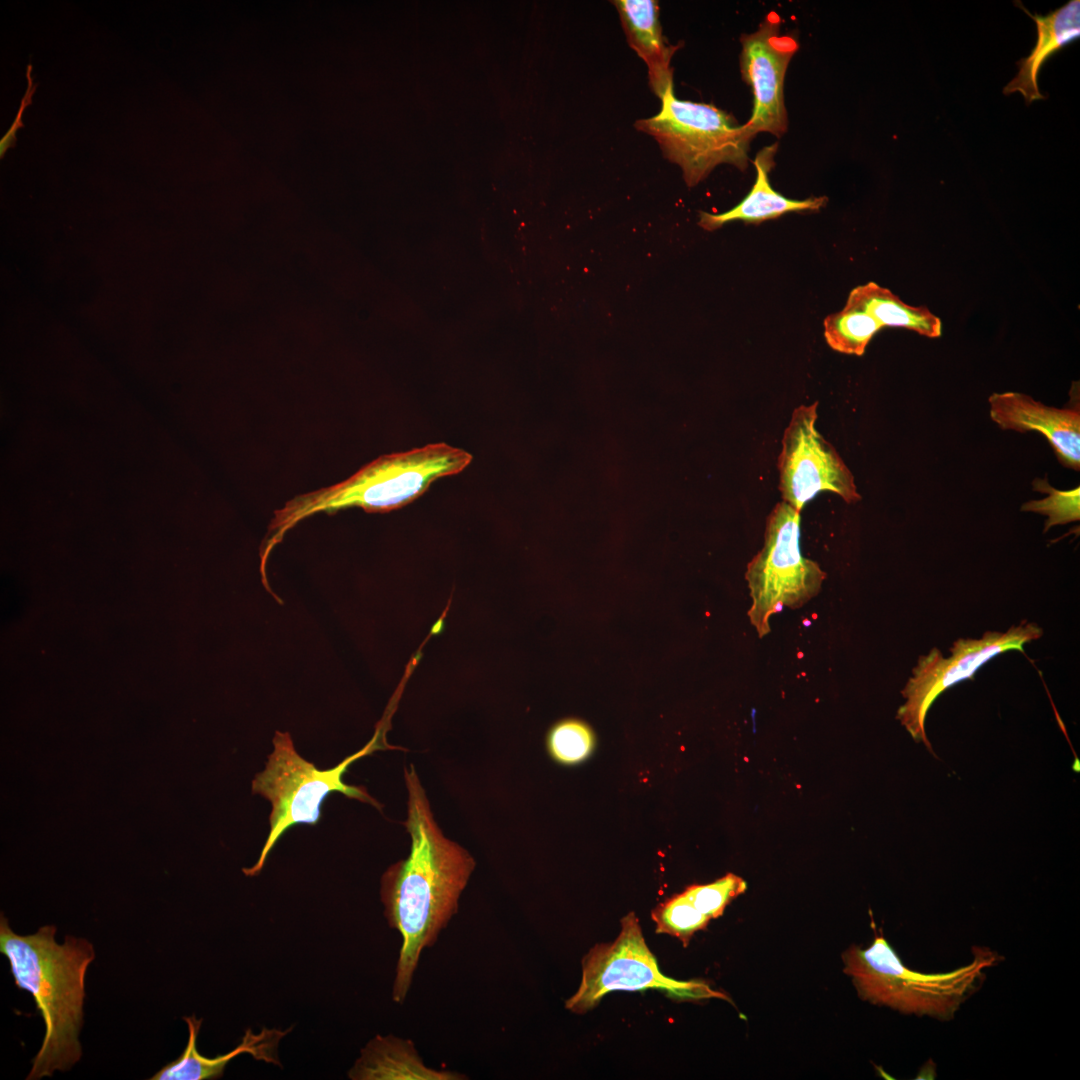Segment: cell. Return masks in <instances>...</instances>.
I'll return each mask as SVG.
<instances>
[{"label":"cell","instance_id":"1","mask_svg":"<svg viewBox=\"0 0 1080 1080\" xmlns=\"http://www.w3.org/2000/svg\"><path fill=\"white\" fill-rule=\"evenodd\" d=\"M404 778L410 851L388 867L380 888L388 925L401 936L392 987L397 1004L406 999L422 952L437 942L457 913L460 895L476 866L471 854L437 825L413 765L405 768Z\"/></svg>","mask_w":1080,"mask_h":1080},{"label":"cell","instance_id":"2","mask_svg":"<svg viewBox=\"0 0 1080 1080\" xmlns=\"http://www.w3.org/2000/svg\"><path fill=\"white\" fill-rule=\"evenodd\" d=\"M55 933L56 926L45 925L34 934L18 935L0 918V952L10 963L15 985L33 996L45 1024L27 1080L68 1070L81 1057L85 975L95 952L83 938L66 936L58 944Z\"/></svg>","mask_w":1080,"mask_h":1080},{"label":"cell","instance_id":"3","mask_svg":"<svg viewBox=\"0 0 1080 1080\" xmlns=\"http://www.w3.org/2000/svg\"><path fill=\"white\" fill-rule=\"evenodd\" d=\"M468 451L444 442L381 455L335 485L297 495L274 512L260 547L265 574L272 549L298 522L317 513L333 514L358 507L385 513L402 508L426 493L440 478L457 475L472 462Z\"/></svg>","mask_w":1080,"mask_h":1080},{"label":"cell","instance_id":"4","mask_svg":"<svg viewBox=\"0 0 1080 1080\" xmlns=\"http://www.w3.org/2000/svg\"><path fill=\"white\" fill-rule=\"evenodd\" d=\"M971 952L972 960L952 971L919 972L906 967L883 933L875 931L867 948L849 947L842 961L862 1000L907 1015L950 1021L980 989L986 970L1002 959L988 947L974 946Z\"/></svg>","mask_w":1080,"mask_h":1080},{"label":"cell","instance_id":"5","mask_svg":"<svg viewBox=\"0 0 1080 1080\" xmlns=\"http://www.w3.org/2000/svg\"><path fill=\"white\" fill-rule=\"evenodd\" d=\"M381 732L382 729H377L363 748L335 767L325 770L318 769L299 755L288 732H275L273 751L268 756L264 770L256 774L252 781V792L271 803L270 830L257 862L243 869L246 876H256L261 872L271 850L289 828L301 823L316 825L320 820L322 802L333 792L382 809V805L364 787L348 785L343 780L351 764L382 749L379 743Z\"/></svg>","mask_w":1080,"mask_h":1080},{"label":"cell","instance_id":"6","mask_svg":"<svg viewBox=\"0 0 1080 1080\" xmlns=\"http://www.w3.org/2000/svg\"><path fill=\"white\" fill-rule=\"evenodd\" d=\"M661 109L635 122L637 130L652 136L670 162L677 164L688 187L703 181L720 164L745 171L756 136L745 124L713 104L678 99L673 88L661 99Z\"/></svg>","mask_w":1080,"mask_h":1080},{"label":"cell","instance_id":"7","mask_svg":"<svg viewBox=\"0 0 1080 1080\" xmlns=\"http://www.w3.org/2000/svg\"><path fill=\"white\" fill-rule=\"evenodd\" d=\"M800 514L778 502L767 517L763 547L747 565L745 579L752 600L747 615L759 638L771 631L772 615L804 606L819 594L826 579L819 564L801 553Z\"/></svg>","mask_w":1080,"mask_h":1080},{"label":"cell","instance_id":"8","mask_svg":"<svg viewBox=\"0 0 1080 1080\" xmlns=\"http://www.w3.org/2000/svg\"><path fill=\"white\" fill-rule=\"evenodd\" d=\"M648 989L660 990L678 999L730 1001L704 981H678L665 976L645 942L637 917L630 913L621 919V931L613 942L597 944L583 957L581 983L565 1007L573 1013L583 1014L612 991Z\"/></svg>","mask_w":1080,"mask_h":1080},{"label":"cell","instance_id":"9","mask_svg":"<svg viewBox=\"0 0 1080 1080\" xmlns=\"http://www.w3.org/2000/svg\"><path fill=\"white\" fill-rule=\"evenodd\" d=\"M1043 630L1035 623L1023 621L1005 632L987 631L979 639H958L950 648V656L944 657L938 648H932L919 657L907 681L902 695L904 704L897 718L917 742H923L931 751L925 732L928 709L946 689L972 679L976 671L993 657L1009 651H1023V646L1040 638Z\"/></svg>","mask_w":1080,"mask_h":1080},{"label":"cell","instance_id":"10","mask_svg":"<svg viewBox=\"0 0 1080 1080\" xmlns=\"http://www.w3.org/2000/svg\"><path fill=\"white\" fill-rule=\"evenodd\" d=\"M817 407L815 401L794 409L778 456L782 501L800 513L821 491L833 492L849 504L861 499L850 469L815 427Z\"/></svg>","mask_w":1080,"mask_h":1080},{"label":"cell","instance_id":"11","mask_svg":"<svg viewBox=\"0 0 1080 1080\" xmlns=\"http://www.w3.org/2000/svg\"><path fill=\"white\" fill-rule=\"evenodd\" d=\"M780 26V16L771 11L756 31L740 38V71L753 94V110L746 124L755 135L768 132L780 137L787 130L784 80L799 44L794 36L782 34Z\"/></svg>","mask_w":1080,"mask_h":1080},{"label":"cell","instance_id":"12","mask_svg":"<svg viewBox=\"0 0 1080 1080\" xmlns=\"http://www.w3.org/2000/svg\"><path fill=\"white\" fill-rule=\"evenodd\" d=\"M990 416L1004 430L1038 431L1054 449L1059 462L1080 469L1079 400L1072 407L1046 406L1018 392L994 393L989 399Z\"/></svg>","mask_w":1080,"mask_h":1080},{"label":"cell","instance_id":"13","mask_svg":"<svg viewBox=\"0 0 1080 1080\" xmlns=\"http://www.w3.org/2000/svg\"><path fill=\"white\" fill-rule=\"evenodd\" d=\"M778 143L762 148L755 157L756 179L750 192L736 206L721 213L700 212L698 225L707 231L721 228L727 223L742 221L759 224L791 212H817L827 204L826 196L803 200L790 199L777 192L770 184L769 174L775 165L774 156Z\"/></svg>","mask_w":1080,"mask_h":1080},{"label":"cell","instance_id":"14","mask_svg":"<svg viewBox=\"0 0 1080 1080\" xmlns=\"http://www.w3.org/2000/svg\"><path fill=\"white\" fill-rule=\"evenodd\" d=\"M613 3L629 46L648 68L651 90L662 99L666 91L673 88L671 59L681 44H669L663 36L657 1L617 0Z\"/></svg>","mask_w":1080,"mask_h":1080},{"label":"cell","instance_id":"15","mask_svg":"<svg viewBox=\"0 0 1080 1080\" xmlns=\"http://www.w3.org/2000/svg\"><path fill=\"white\" fill-rule=\"evenodd\" d=\"M189 1031L188 1043L182 1054L174 1061L162 1067L150 1080H203L222 1077L226 1065L235 1057L249 1053L256 1060L280 1065L277 1046L287 1031L263 1028L258 1034L247 1029L241 1043L225 1055L207 1058L197 1050V1036L202 1019L184 1017Z\"/></svg>","mask_w":1080,"mask_h":1080},{"label":"cell","instance_id":"16","mask_svg":"<svg viewBox=\"0 0 1080 1080\" xmlns=\"http://www.w3.org/2000/svg\"><path fill=\"white\" fill-rule=\"evenodd\" d=\"M1016 5L1024 10L1036 24L1037 41L1030 55L1017 62V75L1004 87V94L1020 92L1027 104L1045 99L1038 85V75L1044 63L1064 46L1080 37V1L1070 0L1047 15L1031 14L1021 2Z\"/></svg>","mask_w":1080,"mask_h":1080},{"label":"cell","instance_id":"17","mask_svg":"<svg viewBox=\"0 0 1080 1080\" xmlns=\"http://www.w3.org/2000/svg\"><path fill=\"white\" fill-rule=\"evenodd\" d=\"M352 1080H463L465 1075L425 1065L410 1039L376 1035L348 1072Z\"/></svg>","mask_w":1080,"mask_h":1080},{"label":"cell","instance_id":"18","mask_svg":"<svg viewBox=\"0 0 1080 1080\" xmlns=\"http://www.w3.org/2000/svg\"><path fill=\"white\" fill-rule=\"evenodd\" d=\"M846 303L868 312L882 328H905L928 338H937L942 333L941 319L927 307L908 305L875 282L855 287Z\"/></svg>","mask_w":1080,"mask_h":1080},{"label":"cell","instance_id":"19","mask_svg":"<svg viewBox=\"0 0 1080 1080\" xmlns=\"http://www.w3.org/2000/svg\"><path fill=\"white\" fill-rule=\"evenodd\" d=\"M824 337L834 351L862 356L881 325L865 310L847 304L824 319Z\"/></svg>","mask_w":1080,"mask_h":1080},{"label":"cell","instance_id":"20","mask_svg":"<svg viewBox=\"0 0 1080 1080\" xmlns=\"http://www.w3.org/2000/svg\"><path fill=\"white\" fill-rule=\"evenodd\" d=\"M656 933L678 938L686 947L695 932L704 929L710 919L698 911L688 898L679 894L652 912Z\"/></svg>","mask_w":1080,"mask_h":1080},{"label":"cell","instance_id":"21","mask_svg":"<svg viewBox=\"0 0 1080 1080\" xmlns=\"http://www.w3.org/2000/svg\"><path fill=\"white\" fill-rule=\"evenodd\" d=\"M547 749L554 761L570 765L584 760L594 745L591 729L582 721L564 719L554 724L547 735Z\"/></svg>","mask_w":1080,"mask_h":1080},{"label":"cell","instance_id":"22","mask_svg":"<svg viewBox=\"0 0 1080 1080\" xmlns=\"http://www.w3.org/2000/svg\"><path fill=\"white\" fill-rule=\"evenodd\" d=\"M1033 486L1034 490L1045 492L1048 496L1042 500L1026 502L1021 510L1047 515L1045 532L1055 525L1079 521V486L1068 491H1060L1050 486L1046 479H1035Z\"/></svg>","mask_w":1080,"mask_h":1080},{"label":"cell","instance_id":"23","mask_svg":"<svg viewBox=\"0 0 1080 1080\" xmlns=\"http://www.w3.org/2000/svg\"><path fill=\"white\" fill-rule=\"evenodd\" d=\"M746 882L732 873L705 885H693L683 894L693 906L710 920L721 916L726 906L745 892Z\"/></svg>","mask_w":1080,"mask_h":1080},{"label":"cell","instance_id":"24","mask_svg":"<svg viewBox=\"0 0 1080 1080\" xmlns=\"http://www.w3.org/2000/svg\"><path fill=\"white\" fill-rule=\"evenodd\" d=\"M31 73H32V65L28 64L27 68H26V79H27L26 91L24 93V96L22 97L20 107L18 109V112L16 114V117H15L14 121L12 122V124H11L10 128L8 129V131L6 132V134L0 140V158L1 159L4 157V155L6 154L8 149L13 148L15 146L16 140H17L16 133L18 132V130L21 127L24 126L23 122H22V115H23L25 109L32 103L33 94L37 89V84H34Z\"/></svg>","mask_w":1080,"mask_h":1080}]
</instances>
